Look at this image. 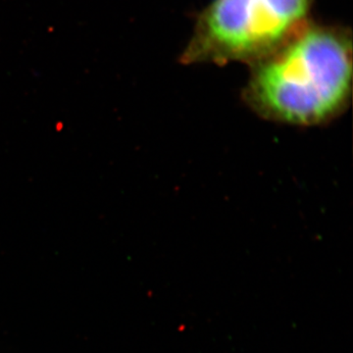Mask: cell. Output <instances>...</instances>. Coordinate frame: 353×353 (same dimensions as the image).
I'll use <instances>...</instances> for the list:
<instances>
[{
	"label": "cell",
	"instance_id": "cell-1",
	"mask_svg": "<svg viewBox=\"0 0 353 353\" xmlns=\"http://www.w3.org/2000/svg\"><path fill=\"white\" fill-rule=\"evenodd\" d=\"M352 41L345 32L303 27L252 65L243 99L260 117L292 126L328 124L350 104Z\"/></svg>",
	"mask_w": 353,
	"mask_h": 353
},
{
	"label": "cell",
	"instance_id": "cell-2",
	"mask_svg": "<svg viewBox=\"0 0 353 353\" xmlns=\"http://www.w3.org/2000/svg\"><path fill=\"white\" fill-rule=\"evenodd\" d=\"M313 0H215L196 23L183 63H256L306 26Z\"/></svg>",
	"mask_w": 353,
	"mask_h": 353
}]
</instances>
